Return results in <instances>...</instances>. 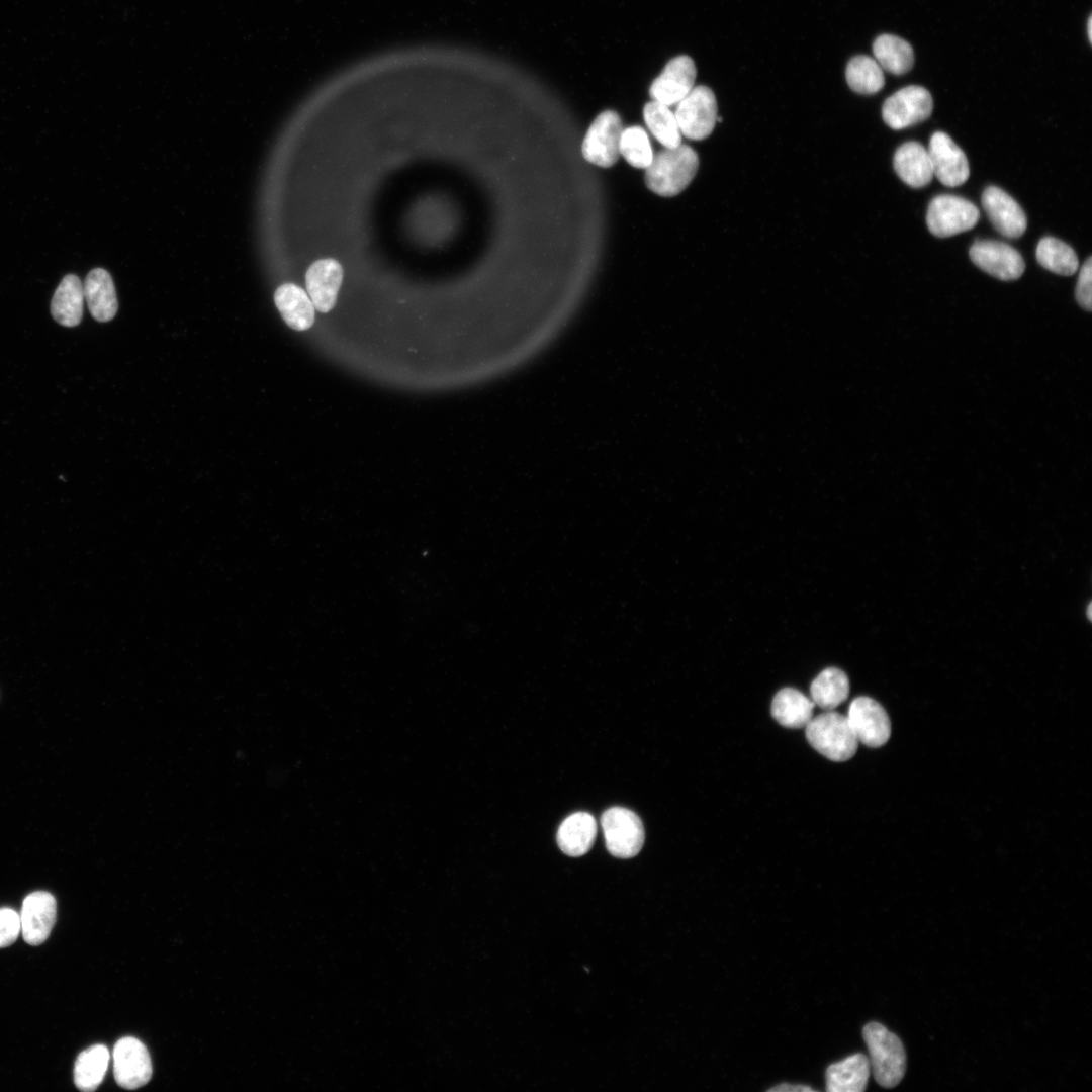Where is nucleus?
I'll use <instances>...</instances> for the list:
<instances>
[{
    "label": "nucleus",
    "instance_id": "obj_28",
    "mask_svg": "<svg viewBox=\"0 0 1092 1092\" xmlns=\"http://www.w3.org/2000/svg\"><path fill=\"white\" fill-rule=\"evenodd\" d=\"M1035 255L1037 262L1044 269L1058 275L1071 276L1079 267L1075 251L1063 241L1053 237H1044L1038 242Z\"/></svg>",
    "mask_w": 1092,
    "mask_h": 1092
},
{
    "label": "nucleus",
    "instance_id": "obj_27",
    "mask_svg": "<svg viewBox=\"0 0 1092 1092\" xmlns=\"http://www.w3.org/2000/svg\"><path fill=\"white\" fill-rule=\"evenodd\" d=\"M644 121L653 136L664 148H675L681 144V132L670 107L652 100L643 108Z\"/></svg>",
    "mask_w": 1092,
    "mask_h": 1092
},
{
    "label": "nucleus",
    "instance_id": "obj_7",
    "mask_svg": "<svg viewBox=\"0 0 1092 1092\" xmlns=\"http://www.w3.org/2000/svg\"><path fill=\"white\" fill-rule=\"evenodd\" d=\"M623 127L620 116L613 110L600 113L590 124L582 142V155L597 166H613L620 156Z\"/></svg>",
    "mask_w": 1092,
    "mask_h": 1092
},
{
    "label": "nucleus",
    "instance_id": "obj_33",
    "mask_svg": "<svg viewBox=\"0 0 1092 1092\" xmlns=\"http://www.w3.org/2000/svg\"><path fill=\"white\" fill-rule=\"evenodd\" d=\"M768 1091L775 1092H814L815 1090L807 1085L781 1083L768 1089Z\"/></svg>",
    "mask_w": 1092,
    "mask_h": 1092
},
{
    "label": "nucleus",
    "instance_id": "obj_15",
    "mask_svg": "<svg viewBox=\"0 0 1092 1092\" xmlns=\"http://www.w3.org/2000/svg\"><path fill=\"white\" fill-rule=\"evenodd\" d=\"M982 206L993 226L1007 238L1021 237L1027 225L1020 205L1004 190L987 187L982 194Z\"/></svg>",
    "mask_w": 1092,
    "mask_h": 1092
},
{
    "label": "nucleus",
    "instance_id": "obj_22",
    "mask_svg": "<svg viewBox=\"0 0 1092 1092\" xmlns=\"http://www.w3.org/2000/svg\"><path fill=\"white\" fill-rule=\"evenodd\" d=\"M83 301V283L75 274H68L61 280L53 295L51 313L58 324L75 327L82 320Z\"/></svg>",
    "mask_w": 1092,
    "mask_h": 1092
},
{
    "label": "nucleus",
    "instance_id": "obj_19",
    "mask_svg": "<svg viewBox=\"0 0 1092 1092\" xmlns=\"http://www.w3.org/2000/svg\"><path fill=\"white\" fill-rule=\"evenodd\" d=\"M274 301L291 329L304 331L314 323V305L301 287L293 283L280 285L275 291Z\"/></svg>",
    "mask_w": 1092,
    "mask_h": 1092
},
{
    "label": "nucleus",
    "instance_id": "obj_12",
    "mask_svg": "<svg viewBox=\"0 0 1092 1092\" xmlns=\"http://www.w3.org/2000/svg\"><path fill=\"white\" fill-rule=\"evenodd\" d=\"M928 154L933 176L945 186L964 184L970 175L968 159L963 150L942 131L934 132L929 140Z\"/></svg>",
    "mask_w": 1092,
    "mask_h": 1092
},
{
    "label": "nucleus",
    "instance_id": "obj_1",
    "mask_svg": "<svg viewBox=\"0 0 1092 1092\" xmlns=\"http://www.w3.org/2000/svg\"><path fill=\"white\" fill-rule=\"evenodd\" d=\"M698 167V155L690 146L680 144L675 148H664L653 155L645 169V183L660 196H674L691 183Z\"/></svg>",
    "mask_w": 1092,
    "mask_h": 1092
},
{
    "label": "nucleus",
    "instance_id": "obj_21",
    "mask_svg": "<svg viewBox=\"0 0 1092 1092\" xmlns=\"http://www.w3.org/2000/svg\"><path fill=\"white\" fill-rule=\"evenodd\" d=\"M597 835V822L586 812H576L566 817L557 831V843L569 856H581L593 846Z\"/></svg>",
    "mask_w": 1092,
    "mask_h": 1092
},
{
    "label": "nucleus",
    "instance_id": "obj_3",
    "mask_svg": "<svg viewBox=\"0 0 1092 1092\" xmlns=\"http://www.w3.org/2000/svg\"><path fill=\"white\" fill-rule=\"evenodd\" d=\"M805 728L809 744L830 760L845 761L856 752L858 741L847 717L840 713L825 711L812 718Z\"/></svg>",
    "mask_w": 1092,
    "mask_h": 1092
},
{
    "label": "nucleus",
    "instance_id": "obj_11",
    "mask_svg": "<svg viewBox=\"0 0 1092 1092\" xmlns=\"http://www.w3.org/2000/svg\"><path fill=\"white\" fill-rule=\"evenodd\" d=\"M970 258L980 269L1004 281L1020 278L1025 269L1020 253L999 241H976L970 248Z\"/></svg>",
    "mask_w": 1092,
    "mask_h": 1092
},
{
    "label": "nucleus",
    "instance_id": "obj_2",
    "mask_svg": "<svg viewBox=\"0 0 1092 1092\" xmlns=\"http://www.w3.org/2000/svg\"><path fill=\"white\" fill-rule=\"evenodd\" d=\"M862 1036L876 1081L885 1088L895 1087L902 1080L906 1069L902 1041L878 1022L868 1023L863 1027Z\"/></svg>",
    "mask_w": 1092,
    "mask_h": 1092
},
{
    "label": "nucleus",
    "instance_id": "obj_8",
    "mask_svg": "<svg viewBox=\"0 0 1092 1092\" xmlns=\"http://www.w3.org/2000/svg\"><path fill=\"white\" fill-rule=\"evenodd\" d=\"M933 108L931 94L923 87H904L888 97L883 104L882 116L893 129H903L927 119Z\"/></svg>",
    "mask_w": 1092,
    "mask_h": 1092
},
{
    "label": "nucleus",
    "instance_id": "obj_10",
    "mask_svg": "<svg viewBox=\"0 0 1092 1092\" xmlns=\"http://www.w3.org/2000/svg\"><path fill=\"white\" fill-rule=\"evenodd\" d=\"M113 1073L116 1083L125 1089H136L149 1082L152 1063L149 1052L139 1039L125 1036L114 1045Z\"/></svg>",
    "mask_w": 1092,
    "mask_h": 1092
},
{
    "label": "nucleus",
    "instance_id": "obj_18",
    "mask_svg": "<svg viewBox=\"0 0 1092 1092\" xmlns=\"http://www.w3.org/2000/svg\"><path fill=\"white\" fill-rule=\"evenodd\" d=\"M893 165L897 175L910 187L921 188L932 180L928 151L917 142L901 145L894 155Z\"/></svg>",
    "mask_w": 1092,
    "mask_h": 1092
},
{
    "label": "nucleus",
    "instance_id": "obj_4",
    "mask_svg": "<svg viewBox=\"0 0 1092 1092\" xmlns=\"http://www.w3.org/2000/svg\"><path fill=\"white\" fill-rule=\"evenodd\" d=\"M601 825L608 851L619 858L637 855L644 843V828L640 818L631 810L613 807L606 810Z\"/></svg>",
    "mask_w": 1092,
    "mask_h": 1092
},
{
    "label": "nucleus",
    "instance_id": "obj_9",
    "mask_svg": "<svg viewBox=\"0 0 1092 1092\" xmlns=\"http://www.w3.org/2000/svg\"><path fill=\"white\" fill-rule=\"evenodd\" d=\"M846 717L858 742L877 748L889 740L890 719L885 709L874 699L855 698L849 705Z\"/></svg>",
    "mask_w": 1092,
    "mask_h": 1092
},
{
    "label": "nucleus",
    "instance_id": "obj_5",
    "mask_svg": "<svg viewBox=\"0 0 1092 1092\" xmlns=\"http://www.w3.org/2000/svg\"><path fill=\"white\" fill-rule=\"evenodd\" d=\"M675 117L682 135L704 140L711 134L717 121V101L707 86L694 87L677 104Z\"/></svg>",
    "mask_w": 1092,
    "mask_h": 1092
},
{
    "label": "nucleus",
    "instance_id": "obj_20",
    "mask_svg": "<svg viewBox=\"0 0 1092 1092\" xmlns=\"http://www.w3.org/2000/svg\"><path fill=\"white\" fill-rule=\"evenodd\" d=\"M869 1059L861 1053L833 1063L826 1069V1089L829 1092H862L870 1076Z\"/></svg>",
    "mask_w": 1092,
    "mask_h": 1092
},
{
    "label": "nucleus",
    "instance_id": "obj_34",
    "mask_svg": "<svg viewBox=\"0 0 1092 1092\" xmlns=\"http://www.w3.org/2000/svg\"><path fill=\"white\" fill-rule=\"evenodd\" d=\"M1087 34H1088L1089 41H1091L1092 40V17L1091 16L1088 18V22H1087Z\"/></svg>",
    "mask_w": 1092,
    "mask_h": 1092
},
{
    "label": "nucleus",
    "instance_id": "obj_29",
    "mask_svg": "<svg viewBox=\"0 0 1092 1092\" xmlns=\"http://www.w3.org/2000/svg\"><path fill=\"white\" fill-rule=\"evenodd\" d=\"M845 77L848 86L859 94H875L885 84L883 69L869 56L858 55L847 64Z\"/></svg>",
    "mask_w": 1092,
    "mask_h": 1092
},
{
    "label": "nucleus",
    "instance_id": "obj_6",
    "mask_svg": "<svg viewBox=\"0 0 1092 1092\" xmlns=\"http://www.w3.org/2000/svg\"><path fill=\"white\" fill-rule=\"evenodd\" d=\"M979 216L977 206L971 201L960 196L942 194L930 201L926 223L934 236L946 238L973 229Z\"/></svg>",
    "mask_w": 1092,
    "mask_h": 1092
},
{
    "label": "nucleus",
    "instance_id": "obj_31",
    "mask_svg": "<svg viewBox=\"0 0 1092 1092\" xmlns=\"http://www.w3.org/2000/svg\"><path fill=\"white\" fill-rule=\"evenodd\" d=\"M20 930L19 914L10 908L0 909V948L11 945Z\"/></svg>",
    "mask_w": 1092,
    "mask_h": 1092
},
{
    "label": "nucleus",
    "instance_id": "obj_13",
    "mask_svg": "<svg viewBox=\"0 0 1092 1092\" xmlns=\"http://www.w3.org/2000/svg\"><path fill=\"white\" fill-rule=\"evenodd\" d=\"M697 70L692 58L686 55L671 59L650 85L652 100L667 106L676 105L695 87Z\"/></svg>",
    "mask_w": 1092,
    "mask_h": 1092
},
{
    "label": "nucleus",
    "instance_id": "obj_35",
    "mask_svg": "<svg viewBox=\"0 0 1092 1092\" xmlns=\"http://www.w3.org/2000/svg\"><path fill=\"white\" fill-rule=\"evenodd\" d=\"M1091 609H1092V606H1091V604H1089V606H1088V608H1087V616H1088V618H1089L1090 620H1091V615H1092V614H1091Z\"/></svg>",
    "mask_w": 1092,
    "mask_h": 1092
},
{
    "label": "nucleus",
    "instance_id": "obj_25",
    "mask_svg": "<svg viewBox=\"0 0 1092 1092\" xmlns=\"http://www.w3.org/2000/svg\"><path fill=\"white\" fill-rule=\"evenodd\" d=\"M873 53L880 67L894 75L907 73L914 63L910 43L893 34L879 35L873 43Z\"/></svg>",
    "mask_w": 1092,
    "mask_h": 1092
},
{
    "label": "nucleus",
    "instance_id": "obj_30",
    "mask_svg": "<svg viewBox=\"0 0 1092 1092\" xmlns=\"http://www.w3.org/2000/svg\"><path fill=\"white\" fill-rule=\"evenodd\" d=\"M620 155L635 168L646 169L650 165L654 154L644 128L630 126L623 129Z\"/></svg>",
    "mask_w": 1092,
    "mask_h": 1092
},
{
    "label": "nucleus",
    "instance_id": "obj_26",
    "mask_svg": "<svg viewBox=\"0 0 1092 1092\" xmlns=\"http://www.w3.org/2000/svg\"><path fill=\"white\" fill-rule=\"evenodd\" d=\"M810 694L815 705L825 711L833 710L848 697V678L842 670L828 667L812 681Z\"/></svg>",
    "mask_w": 1092,
    "mask_h": 1092
},
{
    "label": "nucleus",
    "instance_id": "obj_14",
    "mask_svg": "<svg viewBox=\"0 0 1092 1092\" xmlns=\"http://www.w3.org/2000/svg\"><path fill=\"white\" fill-rule=\"evenodd\" d=\"M56 914L57 904L51 893L35 891L27 895L19 914L20 930L25 942L30 945L43 943L53 929Z\"/></svg>",
    "mask_w": 1092,
    "mask_h": 1092
},
{
    "label": "nucleus",
    "instance_id": "obj_17",
    "mask_svg": "<svg viewBox=\"0 0 1092 1092\" xmlns=\"http://www.w3.org/2000/svg\"><path fill=\"white\" fill-rule=\"evenodd\" d=\"M83 291L91 315L96 321L104 323L114 317L118 302L108 271L102 268L91 270L83 283Z\"/></svg>",
    "mask_w": 1092,
    "mask_h": 1092
},
{
    "label": "nucleus",
    "instance_id": "obj_23",
    "mask_svg": "<svg viewBox=\"0 0 1092 1092\" xmlns=\"http://www.w3.org/2000/svg\"><path fill=\"white\" fill-rule=\"evenodd\" d=\"M815 704L800 691L793 688L780 690L772 699L770 712L774 719L787 728H803L812 719Z\"/></svg>",
    "mask_w": 1092,
    "mask_h": 1092
},
{
    "label": "nucleus",
    "instance_id": "obj_32",
    "mask_svg": "<svg viewBox=\"0 0 1092 1092\" xmlns=\"http://www.w3.org/2000/svg\"><path fill=\"white\" fill-rule=\"evenodd\" d=\"M1092 258L1088 257L1084 265L1079 272L1077 286H1076V299L1079 305L1085 310H1091L1092 307Z\"/></svg>",
    "mask_w": 1092,
    "mask_h": 1092
},
{
    "label": "nucleus",
    "instance_id": "obj_16",
    "mask_svg": "<svg viewBox=\"0 0 1092 1092\" xmlns=\"http://www.w3.org/2000/svg\"><path fill=\"white\" fill-rule=\"evenodd\" d=\"M342 279L343 268L337 260L321 259L311 264L305 281L315 309L328 312L335 306Z\"/></svg>",
    "mask_w": 1092,
    "mask_h": 1092
},
{
    "label": "nucleus",
    "instance_id": "obj_24",
    "mask_svg": "<svg viewBox=\"0 0 1092 1092\" xmlns=\"http://www.w3.org/2000/svg\"><path fill=\"white\" fill-rule=\"evenodd\" d=\"M110 1054L103 1044H94L82 1051L75 1062L74 1082L79 1090L94 1091L103 1081Z\"/></svg>",
    "mask_w": 1092,
    "mask_h": 1092
}]
</instances>
